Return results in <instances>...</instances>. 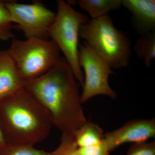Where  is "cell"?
<instances>
[{"instance_id": "cell-11", "label": "cell", "mask_w": 155, "mask_h": 155, "mask_svg": "<svg viewBox=\"0 0 155 155\" xmlns=\"http://www.w3.org/2000/svg\"><path fill=\"white\" fill-rule=\"evenodd\" d=\"M76 3L88 13L92 19H95L107 15L110 11L119 10L122 0H78Z\"/></svg>"}, {"instance_id": "cell-19", "label": "cell", "mask_w": 155, "mask_h": 155, "mask_svg": "<svg viewBox=\"0 0 155 155\" xmlns=\"http://www.w3.org/2000/svg\"><path fill=\"white\" fill-rule=\"evenodd\" d=\"M6 144H7L5 141L2 132L1 130V127H0V151L5 146Z\"/></svg>"}, {"instance_id": "cell-12", "label": "cell", "mask_w": 155, "mask_h": 155, "mask_svg": "<svg viewBox=\"0 0 155 155\" xmlns=\"http://www.w3.org/2000/svg\"><path fill=\"white\" fill-rule=\"evenodd\" d=\"M78 147H86L98 144L104 137L102 129L97 124L87 121L73 135Z\"/></svg>"}, {"instance_id": "cell-1", "label": "cell", "mask_w": 155, "mask_h": 155, "mask_svg": "<svg viewBox=\"0 0 155 155\" xmlns=\"http://www.w3.org/2000/svg\"><path fill=\"white\" fill-rule=\"evenodd\" d=\"M78 82L71 67L62 57L45 75L27 81L25 88L49 113L53 125L62 133L73 136L87 120Z\"/></svg>"}, {"instance_id": "cell-18", "label": "cell", "mask_w": 155, "mask_h": 155, "mask_svg": "<svg viewBox=\"0 0 155 155\" xmlns=\"http://www.w3.org/2000/svg\"><path fill=\"white\" fill-rule=\"evenodd\" d=\"M78 150L81 155H109L110 153L104 139L98 144L86 147H78Z\"/></svg>"}, {"instance_id": "cell-6", "label": "cell", "mask_w": 155, "mask_h": 155, "mask_svg": "<svg viewBox=\"0 0 155 155\" xmlns=\"http://www.w3.org/2000/svg\"><path fill=\"white\" fill-rule=\"evenodd\" d=\"M78 61L84 70L83 91L81 95L82 104L98 95L113 99L117 94L109 83L110 75L114 74L110 67L86 43H79Z\"/></svg>"}, {"instance_id": "cell-8", "label": "cell", "mask_w": 155, "mask_h": 155, "mask_svg": "<svg viewBox=\"0 0 155 155\" xmlns=\"http://www.w3.org/2000/svg\"><path fill=\"white\" fill-rule=\"evenodd\" d=\"M155 137V119H136L104 134V139L111 152L124 143L145 142Z\"/></svg>"}, {"instance_id": "cell-7", "label": "cell", "mask_w": 155, "mask_h": 155, "mask_svg": "<svg viewBox=\"0 0 155 155\" xmlns=\"http://www.w3.org/2000/svg\"><path fill=\"white\" fill-rule=\"evenodd\" d=\"M11 22L17 24L26 38H36L48 40L51 25L56 14L41 2L23 4L15 1L5 2Z\"/></svg>"}, {"instance_id": "cell-16", "label": "cell", "mask_w": 155, "mask_h": 155, "mask_svg": "<svg viewBox=\"0 0 155 155\" xmlns=\"http://www.w3.org/2000/svg\"><path fill=\"white\" fill-rule=\"evenodd\" d=\"M78 148L73 136L62 133L60 145L51 155H81Z\"/></svg>"}, {"instance_id": "cell-9", "label": "cell", "mask_w": 155, "mask_h": 155, "mask_svg": "<svg viewBox=\"0 0 155 155\" xmlns=\"http://www.w3.org/2000/svg\"><path fill=\"white\" fill-rule=\"evenodd\" d=\"M122 5L132 14L137 32L141 35L155 31L154 0H122Z\"/></svg>"}, {"instance_id": "cell-3", "label": "cell", "mask_w": 155, "mask_h": 155, "mask_svg": "<svg viewBox=\"0 0 155 155\" xmlns=\"http://www.w3.org/2000/svg\"><path fill=\"white\" fill-rule=\"evenodd\" d=\"M79 37L111 69L127 67L131 55V41L125 32L114 26L107 15L90 19L81 26Z\"/></svg>"}, {"instance_id": "cell-15", "label": "cell", "mask_w": 155, "mask_h": 155, "mask_svg": "<svg viewBox=\"0 0 155 155\" xmlns=\"http://www.w3.org/2000/svg\"><path fill=\"white\" fill-rule=\"evenodd\" d=\"M0 155H51V153L37 149L32 146L6 144L0 151Z\"/></svg>"}, {"instance_id": "cell-14", "label": "cell", "mask_w": 155, "mask_h": 155, "mask_svg": "<svg viewBox=\"0 0 155 155\" xmlns=\"http://www.w3.org/2000/svg\"><path fill=\"white\" fill-rule=\"evenodd\" d=\"M5 2L0 1V41H7L14 38L13 25Z\"/></svg>"}, {"instance_id": "cell-17", "label": "cell", "mask_w": 155, "mask_h": 155, "mask_svg": "<svg viewBox=\"0 0 155 155\" xmlns=\"http://www.w3.org/2000/svg\"><path fill=\"white\" fill-rule=\"evenodd\" d=\"M126 155H155V141L134 143Z\"/></svg>"}, {"instance_id": "cell-2", "label": "cell", "mask_w": 155, "mask_h": 155, "mask_svg": "<svg viewBox=\"0 0 155 155\" xmlns=\"http://www.w3.org/2000/svg\"><path fill=\"white\" fill-rule=\"evenodd\" d=\"M53 125L47 110L24 88L0 101V127L6 144L34 146Z\"/></svg>"}, {"instance_id": "cell-13", "label": "cell", "mask_w": 155, "mask_h": 155, "mask_svg": "<svg viewBox=\"0 0 155 155\" xmlns=\"http://www.w3.org/2000/svg\"><path fill=\"white\" fill-rule=\"evenodd\" d=\"M134 51L138 58L144 60L146 68H151L155 58V31L141 35L136 42Z\"/></svg>"}, {"instance_id": "cell-4", "label": "cell", "mask_w": 155, "mask_h": 155, "mask_svg": "<svg viewBox=\"0 0 155 155\" xmlns=\"http://www.w3.org/2000/svg\"><path fill=\"white\" fill-rule=\"evenodd\" d=\"M57 13L51 25L49 37L64 54L74 76L81 87L84 75L78 61V43L81 26L88 22L86 14H81L64 0H58Z\"/></svg>"}, {"instance_id": "cell-5", "label": "cell", "mask_w": 155, "mask_h": 155, "mask_svg": "<svg viewBox=\"0 0 155 155\" xmlns=\"http://www.w3.org/2000/svg\"><path fill=\"white\" fill-rule=\"evenodd\" d=\"M26 81L45 75L61 61V51L51 40L31 38L12 39L6 50Z\"/></svg>"}, {"instance_id": "cell-10", "label": "cell", "mask_w": 155, "mask_h": 155, "mask_svg": "<svg viewBox=\"0 0 155 155\" xmlns=\"http://www.w3.org/2000/svg\"><path fill=\"white\" fill-rule=\"evenodd\" d=\"M26 82L7 51H0V101L24 88Z\"/></svg>"}]
</instances>
